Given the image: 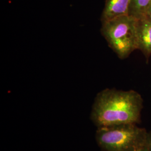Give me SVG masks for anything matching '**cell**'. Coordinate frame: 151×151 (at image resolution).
I'll return each mask as SVG.
<instances>
[{
	"instance_id": "2",
	"label": "cell",
	"mask_w": 151,
	"mask_h": 151,
	"mask_svg": "<svg viewBox=\"0 0 151 151\" xmlns=\"http://www.w3.org/2000/svg\"><path fill=\"white\" fill-rule=\"evenodd\" d=\"M148 132L136 124L97 128L95 138L103 151H136L147 146Z\"/></svg>"
},
{
	"instance_id": "4",
	"label": "cell",
	"mask_w": 151,
	"mask_h": 151,
	"mask_svg": "<svg viewBox=\"0 0 151 151\" xmlns=\"http://www.w3.org/2000/svg\"><path fill=\"white\" fill-rule=\"evenodd\" d=\"M138 49L147 59L151 55V20L144 16L137 19L136 23Z\"/></svg>"
},
{
	"instance_id": "6",
	"label": "cell",
	"mask_w": 151,
	"mask_h": 151,
	"mask_svg": "<svg viewBox=\"0 0 151 151\" xmlns=\"http://www.w3.org/2000/svg\"><path fill=\"white\" fill-rule=\"evenodd\" d=\"M151 5V0H131L128 15L139 19L146 15Z\"/></svg>"
},
{
	"instance_id": "7",
	"label": "cell",
	"mask_w": 151,
	"mask_h": 151,
	"mask_svg": "<svg viewBox=\"0 0 151 151\" xmlns=\"http://www.w3.org/2000/svg\"><path fill=\"white\" fill-rule=\"evenodd\" d=\"M147 146L148 147L150 151H151V132H149L148 133Z\"/></svg>"
},
{
	"instance_id": "8",
	"label": "cell",
	"mask_w": 151,
	"mask_h": 151,
	"mask_svg": "<svg viewBox=\"0 0 151 151\" xmlns=\"http://www.w3.org/2000/svg\"><path fill=\"white\" fill-rule=\"evenodd\" d=\"M145 16H147V17H148L151 20V5L149 7L148 9L147 10V11L146 12V15Z\"/></svg>"
},
{
	"instance_id": "5",
	"label": "cell",
	"mask_w": 151,
	"mask_h": 151,
	"mask_svg": "<svg viewBox=\"0 0 151 151\" xmlns=\"http://www.w3.org/2000/svg\"><path fill=\"white\" fill-rule=\"evenodd\" d=\"M131 0H106L101 22H107L114 18L128 15Z\"/></svg>"
},
{
	"instance_id": "3",
	"label": "cell",
	"mask_w": 151,
	"mask_h": 151,
	"mask_svg": "<svg viewBox=\"0 0 151 151\" xmlns=\"http://www.w3.org/2000/svg\"><path fill=\"white\" fill-rule=\"evenodd\" d=\"M136 23L137 19L128 15L101 23L102 35L120 59L127 58L138 49Z\"/></svg>"
},
{
	"instance_id": "9",
	"label": "cell",
	"mask_w": 151,
	"mask_h": 151,
	"mask_svg": "<svg viewBox=\"0 0 151 151\" xmlns=\"http://www.w3.org/2000/svg\"><path fill=\"white\" fill-rule=\"evenodd\" d=\"M136 151H150V150H149L147 146H146L145 147H143V148H140L139 150Z\"/></svg>"
},
{
	"instance_id": "1",
	"label": "cell",
	"mask_w": 151,
	"mask_h": 151,
	"mask_svg": "<svg viewBox=\"0 0 151 151\" xmlns=\"http://www.w3.org/2000/svg\"><path fill=\"white\" fill-rule=\"evenodd\" d=\"M143 100L134 90L105 88L99 92L92 106L91 120L97 128L140 122Z\"/></svg>"
}]
</instances>
